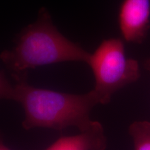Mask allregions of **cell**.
<instances>
[{"instance_id":"1","label":"cell","mask_w":150,"mask_h":150,"mask_svg":"<svg viewBox=\"0 0 150 150\" xmlns=\"http://www.w3.org/2000/svg\"><path fill=\"white\" fill-rule=\"evenodd\" d=\"M90 56L79 45L62 35L48 11L42 8L37 21L22 30L16 47L1 52L0 59L17 81L24 78L29 69L67 61L88 63Z\"/></svg>"},{"instance_id":"2","label":"cell","mask_w":150,"mask_h":150,"mask_svg":"<svg viewBox=\"0 0 150 150\" xmlns=\"http://www.w3.org/2000/svg\"><path fill=\"white\" fill-rule=\"evenodd\" d=\"M16 101L23 106L24 129L44 127L57 130L76 127L83 132L95 122L90 118L95 106L99 104L93 90L83 95H75L35 88L25 79L17 81Z\"/></svg>"},{"instance_id":"3","label":"cell","mask_w":150,"mask_h":150,"mask_svg":"<svg viewBox=\"0 0 150 150\" xmlns=\"http://www.w3.org/2000/svg\"><path fill=\"white\" fill-rule=\"evenodd\" d=\"M88 64L95 76L93 90L99 104H107L112 95L125 86L136 82L140 76L139 65L125 54L122 40H104L93 54Z\"/></svg>"},{"instance_id":"4","label":"cell","mask_w":150,"mask_h":150,"mask_svg":"<svg viewBox=\"0 0 150 150\" xmlns=\"http://www.w3.org/2000/svg\"><path fill=\"white\" fill-rule=\"evenodd\" d=\"M118 22L121 34L127 42L142 43L150 27V0H124Z\"/></svg>"},{"instance_id":"5","label":"cell","mask_w":150,"mask_h":150,"mask_svg":"<svg viewBox=\"0 0 150 150\" xmlns=\"http://www.w3.org/2000/svg\"><path fill=\"white\" fill-rule=\"evenodd\" d=\"M106 139L101 124L95 122L91 129L74 136L63 137L45 150H105Z\"/></svg>"},{"instance_id":"6","label":"cell","mask_w":150,"mask_h":150,"mask_svg":"<svg viewBox=\"0 0 150 150\" xmlns=\"http://www.w3.org/2000/svg\"><path fill=\"white\" fill-rule=\"evenodd\" d=\"M129 131L134 150H150V122H135L129 127Z\"/></svg>"},{"instance_id":"7","label":"cell","mask_w":150,"mask_h":150,"mask_svg":"<svg viewBox=\"0 0 150 150\" xmlns=\"http://www.w3.org/2000/svg\"><path fill=\"white\" fill-rule=\"evenodd\" d=\"M16 88L9 83L4 73L0 72V99L16 101Z\"/></svg>"},{"instance_id":"8","label":"cell","mask_w":150,"mask_h":150,"mask_svg":"<svg viewBox=\"0 0 150 150\" xmlns=\"http://www.w3.org/2000/svg\"><path fill=\"white\" fill-rule=\"evenodd\" d=\"M0 150H11L9 149V148L7 147L4 144V142L1 138H0Z\"/></svg>"},{"instance_id":"9","label":"cell","mask_w":150,"mask_h":150,"mask_svg":"<svg viewBox=\"0 0 150 150\" xmlns=\"http://www.w3.org/2000/svg\"><path fill=\"white\" fill-rule=\"evenodd\" d=\"M145 67L147 70L150 71V58L145 62Z\"/></svg>"}]
</instances>
